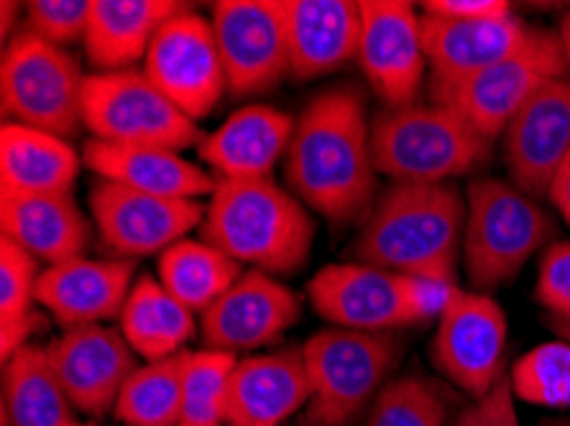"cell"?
<instances>
[{
  "mask_svg": "<svg viewBox=\"0 0 570 426\" xmlns=\"http://www.w3.org/2000/svg\"><path fill=\"white\" fill-rule=\"evenodd\" d=\"M558 37H560V43H563V55H566V65H568V77H570V8L563 16V21H560Z\"/></svg>",
  "mask_w": 570,
  "mask_h": 426,
  "instance_id": "7bdbcfd3",
  "label": "cell"
},
{
  "mask_svg": "<svg viewBox=\"0 0 570 426\" xmlns=\"http://www.w3.org/2000/svg\"><path fill=\"white\" fill-rule=\"evenodd\" d=\"M463 232L465 197L453 181H394L371 207L353 250L361 264L389 274L455 281Z\"/></svg>",
  "mask_w": 570,
  "mask_h": 426,
  "instance_id": "7a4b0ae2",
  "label": "cell"
},
{
  "mask_svg": "<svg viewBox=\"0 0 570 426\" xmlns=\"http://www.w3.org/2000/svg\"><path fill=\"white\" fill-rule=\"evenodd\" d=\"M19 16H21V3H11V0H3L0 3V33H3V43L8 47L16 33L13 29L19 26Z\"/></svg>",
  "mask_w": 570,
  "mask_h": 426,
  "instance_id": "b9f144b4",
  "label": "cell"
},
{
  "mask_svg": "<svg viewBox=\"0 0 570 426\" xmlns=\"http://www.w3.org/2000/svg\"><path fill=\"white\" fill-rule=\"evenodd\" d=\"M92 0H31L26 3V29L55 47L85 41Z\"/></svg>",
  "mask_w": 570,
  "mask_h": 426,
  "instance_id": "d590c367",
  "label": "cell"
},
{
  "mask_svg": "<svg viewBox=\"0 0 570 426\" xmlns=\"http://www.w3.org/2000/svg\"><path fill=\"white\" fill-rule=\"evenodd\" d=\"M72 412L47 347L31 343L3 363L6 426H72Z\"/></svg>",
  "mask_w": 570,
  "mask_h": 426,
  "instance_id": "f1b7e54d",
  "label": "cell"
},
{
  "mask_svg": "<svg viewBox=\"0 0 570 426\" xmlns=\"http://www.w3.org/2000/svg\"><path fill=\"white\" fill-rule=\"evenodd\" d=\"M295 118L272 106H246L210 136H203L197 149L203 161L220 179H272L282 156H287Z\"/></svg>",
  "mask_w": 570,
  "mask_h": 426,
  "instance_id": "603a6c76",
  "label": "cell"
},
{
  "mask_svg": "<svg viewBox=\"0 0 570 426\" xmlns=\"http://www.w3.org/2000/svg\"><path fill=\"white\" fill-rule=\"evenodd\" d=\"M159 281L189 311L203 315L244 274V266L205 240H179L159 256Z\"/></svg>",
  "mask_w": 570,
  "mask_h": 426,
  "instance_id": "f546056e",
  "label": "cell"
},
{
  "mask_svg": "<svg viewBox=\"0 0 570 426\" xmlns=\"http://www.w3.org/2000/svg\"><path fill=\"white\" fill-rule=\"evenodd\" d=\"M502 141L512 185L534 199L548 197L550 181L570 151V77L542 87L509 120Z\"/></svg>",
  "mask_w": 570,
  "mask_h": 426,
  "instance_id": "e0dca14e",
  "label": "cell"
},
{
  "mask_svg": "<svg viewBox=\"0 0 570 426\" xmlns=\"http://www.w3.org/2000/svg\"><path fill=\"white\" fill-rule=\"evenodd\" d=\"M120 333L146 363L183 353L197 333L195 311L164 289L159 278L138 276L126 307L120 311Z\"/></svg>",
  "mask_w": 570,
  "mask_h": 426,
  "instance_id": "83f0119b",
  "label": "cell"
},
{
  "mask_svg": "<svg viewBox=\"0 0 570 426\" xmlns=\"http://www.w3.org/2000/svg\"><path fill=\"white\" fill-rule=\"evenodd\" d=\"M289 77L317 80L358 57L361 3L356 0H284Z\"/></svg>",
  "mask_w": 570,
  "mask_h": 426,
  "instance_id": "7402d4cb",
  "label": "cell"
},
{
  "mask_svg": "<svg viewBox=\"0 0 570 426\" xmlns=\"http://www.w3.org/2000/svg\"><path fill=\"white\" fill-rule=\"evenodd\" d=\"M400 289H402L404 317H407V327H412V325H422V321L443 317L448 304H451V299L455 297L458 286L455 281H445V278L400 276Z\"/></svg>",
  "mask_w": 570,
  "mask_h": 426,
  "instance_id": "74e56055",
  "label": "cell"
},
{
  "mask_svg": "<svg viewBox=\"0 0 570 426\" xmlns=\"http://www.w3.org/2000/svg\"><path fill=\"white\" fill-rule=\"evenodd\" d=\"M307 297L320 317L341 329L392 333L407 327L400 276L368 264H333L307 284Z\"/></svg>",
  "mask_w": 570,
  "mask_h": 426,
  "instance_id": "d6986e66",
  "label": "cell"
},
{
  "mask_svg": "<svg viewBox=\"0 0 570 426\" xmlns=\"http://www.w3.org/2000/svg\"><path fill=\"white\" fill-rule=\"evenodd\" d=\"M453 426H520L517 398L509 376L499 380L487 396L473 398V402L458 414Z\"/></svg>",
  "mask_w": 570,
  "mask_h": 426,
  "instance_id": "f35d334b",
  "label": "cell"
},
{
  "mask_svg": "<svg viewBox=\"0 0 570 426\" xmlns=\"http://www.w3.org/2000/svg\"><path fill=\"white\" fill-rule=\"evenodd\" d=\"M210 23L236 98L269 92L289 77L284 0H220Z\"/></svg>",
  "mask_w": 570,
  "mask_h": 426,
  "instance_id": "8fae6325",
  "label": "cell"
},
{
  "mask_svg": "<svg viewBox=\"0 0 570 426\" xmlns=\"http://www.w3.org/2000/svg\"><path fill=\"white\" fill-rule=\"evenodd\" d=\"M72 426H95V424H82V422H75Z\"/></svg>",
  "mask_w": 570,
  "mask_h": 426,
  "instance_id": "ee69618b",
  "label": "cell"
},
{
  "mask_svg": "<svg viewBox=\"0 0 570 426\" xmlns=\"http://www.w3.org/2000/svg\"><path fill=\"white\" fill-rule=\"evenodd\" d=\"M358 65L386 108L414 106L425 85L420 16L404 0H361Z\"/></svg>",
  "mask_w": 570,
  "mask_h": 426,
  "instance_id": "5bb4252c",
  "label": "cell"
},
{
  "mask_svg": "<svg viewBox=\"0 0 570 426\" xmlns=\"http://www.w3.org/2000/svg\"><path fill=\"white\" fill-rule=\"evenodd\" d=\"M514 398L527 404L568 408L570 406V345L548 343L522 355L512 373Z\"/></svg>",
  "mask_w": 570,
  "mask_h": 426,
  "instance_id": "836d02e7",
  "label": "cell"
},
{
  "mask_svg": "<svg viewBox=\"0 0 570 426\" xmlns=\"http://www.w3.org/2000/svg\"><path fill=\"white\" fill-rule=\"evenodd\" d=\"M552 426H568V424H552Z\"/></svg>",
  "mask_w": 570,
  "mask_h": 426,
  "instance_id": "bcb514c9",
  "label": "cell"
},
{
  "mask_svg": "<svg viewBox=\"0 0 570 426\" xmlns=\"http://www.w3.org/2000/svg\"><path fill=\"white\" fill-rule=\"evenodd\" d=\"M39 276V260L0 235V325L31 315Z\"/></svg>",
  "mask_w": 570,
  "mask_h": 426,
  "instance_id": "e575fe53",
  "label": "cell"
},
{
  "mask_svg": "<svg viewBox=\"0 0 570 426\" xmlns=\"http://www.w3.org/2000/svg\"><path fill=\"white\" fill-rule=\"evenodd\" d=\"M313 398L302 414L305 426H345L374 404L400 360V343L389 333L323 329L299 347Z\"/></svg>",
  "mask_w": 570,
  "mask_h": 426,
  "instance_id": "8992f818",
  "label": "cell"
},
{
  "mask_svg": "<svg viewBox=\"0 0 570 426\" xmlns=\"http://www.w3.org/2000/svg\"><path fill=\"white\" fill-rule=\"evenodd\" d=\"M205 210L197 199L154 197L108 179H98L90 189L95 228L102 242L126 260L161 256L205 220Z\"/></svg>",
  "mask_w": 570,
  "mask_h": 426,
  "instance_id": "4fadbf2b",
  "label": "cell"
},
{
  "mask_svg": "<svg viewBox=\"0 0 570 426\" xmlns=\"http://www.w3.org/2000/svg\"><path fill=\"white\" fill-rule=\"evenodd\" d=\"M556 232L546 207L512 181L473 179L465 189L463 266L473 289L487 294L517 278Z\"/></svg>",
  "mask_w": 570,
  "mask_h": 426,
  "instance_id": "5b68a950",
  "label": "cell"
},
{
  "mask_svg": "<svg viewBox=\"0 0 570 426\" xmlns=\"http://www.w3.org/2000/svg\"><path fill=\"white\" fill-rule=\"evenodd\" d=\"M302 317L297 294L279 278L256 268L240 278L200 315L205 350L228 355L254 353L272 345Z\"/></svg>",
  "mask_w": 570,
  "mask_h": 426,
  "instance_id": "9a60e30c",
  "label": "cell"
},
{
  "mask_svg": "<svg viewBox=\"0 0 570 426\" xmlns=\"http://www.w3.org/2000/svg\"><path fill=\"white\" fill-rule=\"evenodd\" d=\"M238 358L218 350L189 353L179 426H228V386Z\"/></svg>",
  "mask_w": 570,
  "mask_h": 426,
  "instance_id": "1f68e13d",
  "label": "cell"
},
{
  "mask_svg": "<svg viewBox=\"0 0 570 426\" xmlns=\"http://www.w3.org/2000/svg\"><path fill=\"white\" fill-rule=\"evenodd\" d=\"M560 333H566V335H570V329H560Z\"/></svg>",
  "mask_w": 570,
  "mask_h": 426,
  "instance_id": "f6af8a7d",
  "label": "cell"
},
{
  "mask_svg": "<svg viewBox=\"0 0 570 426\" xmlns=\"http://www.w3.org/2000/svg\"><path fill=\"white\" fill-rule=\"evenodd\" d=\"M47 353L69 404L88 416L114 412L120 390L138 368L124 333L106 325L67 329L47 345Z\"/></svg>",
  "mask_w": 570,
  "mask_h": 426,
  "instance_id": "2e32d148",
  "label": "cell"
},
{
  "mask_svg": "<svg viewBox=\"0 0 570 426\" xmlns=\"http://www.w3.org/2000/svg\"><path fill=\"white\" fill-rule=\"evenodd\" d=\"M287 185L307 210L335 225L356 222L376 202V161L366 100L358 87L333 85L295 118Z\"/></svg>",
  "mask_w": 570,
  "mask_h": 426,
  "instance_id": "6da1fadb",
  "label": "cell"
},
{
  "mask_svg": "<svg viewBox=\"0 0 570 426\" xmlns=\"http://www.w3.org/2000/svg\"><path fill=\"white\" fill-rule=\"evenodd\" d=\"M428 16H438V19H455V21H471V19H502V16H512V6L504 0H428L422 3Z\"/></svg>",
  "mask_w": 570,
  "mask_h": 426,
  "instance_id": "ab89813d",
  "label": "cell"
},
{
  "mask_svg": "<svg viewBox=\"0 0 570 426\" xmlns=\"http://www.w3.org/2000/svg\"><path fill=\"white\" fill-rule=\"evenodd\" d=\"M85 128L95 141L183 151L200 143V130L144 72H95L85 80Z\"/></svg>",
  "mask_w": 570,
  "mask_h": 426,
  "instance_id": "9c48e42d",
  "label": "cell"
},
{
  "mask_svg": "<svg viewBox=\"0 0 570 426\" xmlns=\"http://www.w3.org/2000/svg\"><path fill=\"white\" fill-rule=\"evenodd\" d=\"M80 156L65 138L8 120L0 130V197L72 192Z\"/></svg>",
  "mask_w": 570,
  "mask_h": 426,
  "instance_id": "4316f807",
  "label": "cell"
},
{
  "mask_svg": "<svg viewBox=\"0 0 570 426\" xmlns=\"http://www.w3.org/2000/svg\"><path fill=\"white\" fill-rule=\"evenodd\" d=\"M85 80L88 75L67 49L29 29L16 31L0 65L3 116L59 138L75 136L85 126Z\"/></svg>",
  "mask_w": 570,
  "mask_h": 426,
  "instance_id": "52a82bcc",
  "label": "cell"
},
{
  "mask_svg": "<svg viewBox=\"0 0 570 426\" xmlns=\"http://www.w3.org/2000/svg\"><path fill=\"white\" fill-rule=\"evenodd\" d=\"M134 260L72 258L47 266L39 276L37 301L45 304L65 329L102 325L120 317L134 289Z\"/></svg>",
  "mask_w": 570,
  "mask_h": 426,
  "instance_id": "ffe728a7",
  "label": "cell"
},
{
  "mask_svg": "<svg viewBox=\"0 0 570 426\" xmlns=\"http://www.w3.org/2000/svg\"><path fill=\"white\" fill-rule=\"evenodd\" d=\"M420 26L430 72V92L469 80L483 69L502 62L522 47L532 29L517 16L455 21L422 13Z\"/></svg>",
  "mask_w": 570,
  "mask_h": 426,
  "instance_id": "ac0fdd59",
  "label": "cell"
},
{
  "mask_svg": "<svg viewBox=\"0 0 570 426\" xmlns=\"http://www.w3.org/2000/svg\"><path fill=\"white\" fill-rule=\"evenodd\" d=\"M548 199L560 212V217L570 225V151L563 159V164H560V169L556 171V177L550 181Z\"/></svg>",
  "mask_w": 570,
  "mask_h": 426,
  "instance_id": "60d3db41",
  "label": "cell"
},
{
  "mask_svg": "<svg viewBox=\"0 0 570 426\" xmlns=\"http://www.w3.org/2000/svg\"><path fill=\"white\" fill-rule=\"evenodd\" d=\"M309 398L313 384L302 350L240 358L230 373L228 426H282Z\"/></svg>",
  "mask_w": 570,
  "mask_h": 426,
  "instance_id": "44dd1931",
  "label": "cell"
},
{
  "mask_svg": "<svg viewBox=\"0 0 570 426\" xmlns=\"http://www.w3.org/2000/svg\"><path fill=\"white\" fill-rule=\"evenodd\" d=\"M144 75L189 120H203L228 90L213 23L183 11L161 26L144 59Z\"/></svg>",
  "mask_w": 570,
  "mask_h": 426,
  "instance_id": "30bf717a",
  "label": "cell"
},
{
  "mask_svg": "<svg viewBox=\"0 0 570 426\" xmlns=\"http://www.w3.org/2000/svg\"><path fill=\"white\" fill-rule=\"evenodd\" d=\"M448 416L443 388L428 378L402 376L389 380L368 406L366 426H445Z\"/></svg>",
  "mask_w": 570,
  "mask_h": 426,
  "instance_id": "d6a6232c",
  "label": "cell"
},
{
  "mask_svg": "<svg viewBox=\"0 0 570 426\" xmlns=\"http://www.w3.org/2000/svg\"><path fill=\"white\" fill-rule=\"evenodd\" d=\"M507 315L489 294L458 289L438 319L433 363L471 398L487 396L504 373Z\"/></svg>",
  "mask_w": 570,
  "mask_h": 426,
  "instance_id": "7c38bea8",
  "label": "cell"
},
{
  "mask_svg": "<svg viewBox=\"0 0 570 426\" xmlns=\"http://www.w3.org/2000/svg\"><path fill=\"white\" fill-rule=\"evenodd\" d=\"M534 294L558 319V329H570V240L556 242L542 254Z\"/></svg>",
  "mask_w": 570,
  "mask_h": 426,
  "instance_id": "8d00e7d4",
  "label": "cell"
},
{
  "mask_svg": "<svg viewBox=\"0 0 570 426\" xmlns=\"http://www.w3.org/2000/svg\"><path fill=\"white\" fill-rule=\"evenodd\" d=\"M183 11L187 6L175 0H92L85 55L98 72H126L146 59L161 26Z\"/></svg>",
  "mask_w": 570,
  "mask_h": 426,
  "instance_id": "484cf974",
  "label": "cell"
},
{
  "mask_svg": "<svg viewBox=\"0 0 570 426\" xmlns=\"http://www.w3.org/2000/svg\"><path fill=\"white\" fill-rule=\"evenodd\" d=\"M203 240L240 266L292 276L313 254L315 220L274 179H218L205 210Z\"/></svg>",
  "mask_w": 570,
  "mask_h": 426,
  "instance_id": "3957f363",
  "label": "cell"
},
{
  "mask_svg": "<svg viewBox=\"0 0 570 426\" xmlns=\"http://www.w3.org/2000/svg\"><path fill=\"white\" fill-rule=\"evenodd\" d=\"M491 143L440 102L384 108L371 120L376 171L404 185H445L471 174L489 161Z\"/></svg>",
  "mask_w": 570,
  "mask_h": 426,
  "instance_id": "277c9868",
  "label": "cell"
},
{
  "mask_svg": "<svg viewBox=\"0 0 570 426\" xmlns=\"http://www.w3.org/2000/svg\"><path fill=\"white\" fill-rule=\"evenodd\" d=\"M568 75L563 43L558 31L532 26L530 37L514 55L494 67L461 80L443 90L430 92V100L440 102L463 116L469 123L497 141L509 120L520 112L548 82Z\"/></svg>",
  "mask_w": 570,
  "mask_h": 426,
  "instance_id": "ba28073f",
  "label": "cell"
},
{
  "mask_svg": "<svg viewBox=\"0 0 570 426\" xmlns=\"http://www.w3.org/2000/svg\"><path fill=\"white\" fill-rule=\"evenodd\" d=\"M0 228L3 238L47 266L82 258L92 235L72 192L0 197Z\"/></svg>",
  "mask_w": 570,
  "mask_h": 426,
  "instance_id": "cb8c5ba5",
  "label": "cell"
},
{
  "mask_svg": "<svg viewBox=\"0 0 570 426\" xmlns=\"http://www.w3.org/2000/svg\"><path fill=\"white\" fill-rule=\"evenodd\" d=\"M189 350L138 365L114 408L126 426H179Z\"/></svg>",
  "mask_w": 570,
  "mask_h": 426,
  "instance_id": "4dcf8cb0",
  "label": "cell"
},
{
  "mask_svg": "<svg viewBox=\"0 0 570 426\" xmlns=\"http://www.w3.org/2000/svg\"><path fill=\"white\" fill-rule=\"evenodd\" d=\"M85 164L98 174V179L154 197L200 199L218 187V179L183 159L179 151L154 146H116L92 138L85 143Z\"/></svg>",
  "mask_w": 570,
  "mask_h": 426,
  "instance_id": "d4e9b609",
  "label": "cell"
}]
</instances>
